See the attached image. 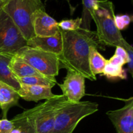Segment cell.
<instances>
[{
    "instance_id": "8",
    "label": "cell",
    "mask_w": 133,
    "mask_h": 133,
    "mask_svg": "<svg viewBox=\"0 0 133 133\" xmlns=\"http://www.w3.org/2000/svg\"><path fill=\"white\" fill-rule=\"evenodd\" d=\"M123 107L106 113L117 133H133V97L123 99Z\"/></svg>"
},
{
    "instance_id": "26",
    "label": "cell",
    "mask_w": 133,
    "mask_h": 133,
    "mask_svg": "<svg viewBox=\"0 0 133 133\" xmlns=\"http://www.w3.org/2000/svg\"><path fill=\"white\" fill-rule=\"evenodd\" d=\"M114 55H119L120 57H122V58H124L126 61V63H127V54L126 51L125 50L124 48H123L122 47L120 46H117L116 47V50H115V53Z\"/></svg>"
},
{
    "instance_id": "25",
    "label": "cell",
    "mask_w": 133,
    "mask_h": 133,
    "mask_svg": "<svg viewBox=\"0 0 133 133\" xmlns=\"http://www.w3.org/2000/svg\"><path fill=\"white\" fill-rule=\"evenodd\" d=\"M108 62L112 64L121 66V67H123L126 64V61L124 58H122L120 56L116 55H114L110 59L108 60Z\"/></svg>"
},
{
    "instance_id": "20",
    "label": "cell",
    "mask_w": 133,
    "mask_h": 133,
    "mask_svg": "<svg viewBox=\"0 0 133 133\" xmlns=\"http://www.w3.org/2000/svg\"><path fill=\"white\" fill-rule=\"evenodd\" d=\"M10 121L14 128L18 129L20 133H36L33 125L22 115V113L15 116Z\"/></svg>"
},
{
    "instance_id": "1",
    "label": "cell",
    "mask_w": 133,
    "mask_h": 133,
    "mask_svg": "<svg viewBox=\"0 0 133 133\" xmlns=\"http://www.w3.org/2000/svg\"><path fill=\"white\" fill-rule=\"evenodd\" d=\"M61 33L62 49L58 55L60 69L78 73L90 81L97 80L91 72L88 61L91 47L101 48L94 32L79 29L74 31L61 30Z\"/></svg>"
},
{
    "instance_id": "22",
    "label": "cell",
    "mask_w": 133,
    "mask_h": 133,
    "mask_svg": "<svg viewBox=\"0 0 133 133\" xmlns=\"http://www.w3.org/2000/svg\"><path fill=\"white\" fill-rule=\"evenodd\" d=\"M115 24L118 29L123 31L127 29L132 21V16L129 14H118L114 17Z\"/></svg>"
},
{
    "instance_id": "14",
    "label": "cell",
    "mask_w": 133,
    "mask_h": 133,
    "mask_svg": "<svg viewBox=\"0 0 133 133\" xmlns=\"http://www.w3.org/2000/svg\"><path fill=\"white\" fill-rule=\"evenodd\" d=\"M12 57L0 54V81L8 84L18 92L20 88V83L10 68Z\"/></svg>"
},
{
    "instance_id": "19",
    "label": "cell",
    "mask_w": 133,
    "mask_h": 133,
    "mask_svg": "<svg viewBox=\"0 0 133 133\" xmlns=\"http://www.w3.org/2000/svg\"><path fill=\"white\" fill-rule=\"evenodd\" d=\"M103 75L110 80H123L127 79V73L125 69L121 66H115L109 63L107 61L103 70Z\"/></svg>"
},
{
    "instance_id": "21",
    "label": "cell",
    "mask_w": 133,
    "mask_h": 133,
    "mask_svg": "<svg viewBox=\"0 0 133 133\" xmlns=\"http://www.w3.org/2000/svg\"><path fill=\"white\" fill-rule=\"evenodd\" d=\"M82 21L81 18L76 19H63L58 23L60 29L64 31H74L81 29Z\"/></svg>"
},
{
    "instance_id": "16",
    "label": "cell",
    "mask_w": 133,
    "mask_h": 133,
    "mask_svg": "<svg viewBox=\"0 0 133 133\" xmlns=\"http://www.w3.org/2000/svg\"><path fill=\"white\" fill-rule=\"evenodd\" d=\"M96 47H91L89 52V66L90 71L95 76L102 74L107 63V60L97 50Z\"/></svg>"
},
{
    "instance_id": "18",
    "label": "cell",
    "mask_w": 133,
    "mask_h": 133,
    "mask_svg": "<svg viewBox=\"0 0 133 133\" xmlns=\"http://www.w3.org/2000/svg\"><path fill=\"white\" fill-rule=\"evenodd\" d=\"M20 84L26 85H36L44 86V87H50L53 88L55 84H57L56 79H48L43 76H32L27 77L17 78Z\"/></svg>"
},
{
    "instance_id": "3",
    "label": "cell",
    "mask_w": 133,
    "mask_h": 133,
    "mask_svg": "<svg viewBox=\"0 0 133 133\" xmlns=\"http://www.w3.org/2000/svg\"><path fill=\"white\" fill-rule=\"evenodd\" d=\"M67 102L63 95H56L22 114L33 125L36 133H51L56 117L60 109Z\"/></svg>"
},
{
    "instance_id": "9",
    "label": "cell",
    "mask_w": 133,
    "mask_h": 133,
    "mask_svg": "<svg viewBox=\"0 0 133 133\" xmlns=\"http://www.w3.org/2000/svg\"><path fill=\"white\" fill-rule=\"evenodd\" d=\"M85 79L78 73L67 71L63 83L58 86L68 101L79 102L85 96Z\"/></svg>"
},
{
    "instance_id": "2",
    "label": "cell",
    "mask_w": 133,
    "mask_h": 133,
    "mask_svg": "<svg viewBox=\"0 0 133 133\" xmlns=\"http://www.w3.org/2000/svg\"><path fill=\"white\" fill-rule=\"evenodd\" d=\"M114 6L109 0H98L92 14L98 42L110 47H122L125 40L115 24Z\"/></svg>"
},
{
    "instance_id": "29",
    "label": "cell",
    "mask_w": 133,
    "mask_h": 133,
    "mask_svg": "<svg viewBox=\"0 0 133 133\" xmlns=\"http://www.w3.org/2000/svg\"><path fill=\"white\" fill-rule=\"evenodd\" d=\"M3 3H2V2H1V0H0V10H1V9H2V7H3Z\"/></svg>"
},
{
    "instance_id": "5",
    "label": "cell",
    "mask_w": 133,
    "mask_h": 133,
    "mask_svg": "<svg viewBox=\"0 0 133 133\" xmlns=\"http://www.w3.org/2000/svg\"><path fill=\"white\" fill-rule=\"evenodd\" d=\"M45 9L42 1L35 0H9L2 9L10 17L26 40L35 36L32 25L34 12Z\"/></svg>"
},
{
    "instance_id": "10",
    "label": "cell",
    "mask_w": 133,
    "mask_h": 133,
    "mask_svg": "<svg viewBox=\"0 0 133 133\" xmlns=\"http://www.w3.org/2000/svg\"><path fill=\"white\" fill-rule=\"evenodd\" d=\"M58 22L47 14L45 9H39L34 12L32 25L35 36H53L60 32Z\"/></svg>"
},
{
    "instance_id": "17",
    "label": "cell",
    "mask_w": 133,
    "mask_h": 133,
    "mask_svg": "<svg viewBox=\"0 0 133 133\" xmlns=\"http://www.w3.org/2000/svg\"><path fill=\"white\" fill-rule=\"evenodd\" d=\"M83 1V11L81 19L82 23L81 29L86 31H91L90 24L92 20V14L97 5L98 0H82Z\"/></svg>"
},
{
    "instance_id": "23",
    "label": "cell",
    "mask_w": 133,
    "mask_h": 133,
    "mask_svg": "<svg viewBox=\"0 0 133 133\" xmlns=\"http://www.w3.org/2000/svg\"><path fill=\"white\" fill-rule=\"evenodd\" d=\"M122 48H124L126 51L127 54V70L129 73L132 75L133 72V47L131 44H129L126 40H125L122 45Z\"/></svg>"
},
{
    "instance_id": "7",
    "label": "cell",
    "mask_w": 133,
    "mask_h": 133,
    "mask_svg": "<svg viewBox=\"0 0 133 133\" xmlns=\"http://www.w3.org/2000/svg\"><path fill=\"white\" fill-rule=\"evenodd\" d=\"M27 45L19 29L3 9L0 10V54L13 56Z\"/></svg>"
},
{
    "instance_id": "4",
    "label": "cell",
    "mask_w": 133,
    "mask_h": 133,
    "mask_svg": "<svg viewBox=\"0 0 133 133\" xmlns=\"http://www.w3.org/2000/svg\"><path fill=\"white\" fill-rule=\"evenodd\" d=\"M98 103L92 101H68L57 114L51 133H72L78 123L98 110Z\"/></svg>"
},
{
    "instance_id": "6",
    "label": "cell",
    "mask_w": 133,
    "mask_h": 133,
    "mask_svg": "<svg viewBox=\"0 0 133 133\" xmlns=\"http://www.w3.org/2000/svg\"><path fill=\"white\" fill-rule=\"evenodd\" d=\"M14 55L24 61L48 79L55 80L58 75L60 63L57 55L26 45Z\"/></svg>"
},
{
    "instance_id": "24",
    "label": "cell",
    "mask_w": 133,
    "mask_h": 133,
    "mask_svg": "<svg viewBox=\"0 0 133 133\" xmlns=\"http://www.w3.org/2000/svg\"><path fill=\"white\" fill-rule=\"evenodd\" d=\"M14 129L11 121L6 119H0V133H10Z\"/></svg>"
},
{
    "instance_id": "28",
    "label": "cell",
    "mask_w": 133,
    "mask_h": 133,
    "mask_svg": "<svg viewBox=\"0 0 133 133\" xmlns=\"http://www.w3.org/2000/svg\"><path fill=\"white\" fill-rule=\"evenodd\" d=\"M8 1H9V0H1V1L2 2V3H3V5H4V4L6 3Z\"/></svg>"
},
{
    "instance_id": "13",
    "label": "cell",
    "mask_w": 133,
    "mask_h": 133,
    "mask_svg": "<svg viewBox=\"0 0 133 133\" xmlns=\"http://www.w3.org/2000/svg\"><path fill=\"white\" fill-rule=\"evenodd\" d=\"M19 99L15 89L0 81V109L2 111V119H6L8 112L12 107L19 105Z\"/></svg>"
},
{
    "instance_id": "15",
    "label": "cell",
    "mask_w": 133,
    "mask_h": 133,
    "mask_svg": "<svg viewBox=\"0 0 133 133\" xmlns=\"http://www.w3.org/2000/svg\"><path fill=\"white\" fill-rule=\"evenodd\" d=\"M10 68L17 78L43 76L29 64L15 55H13L10 60Z\"/></svg>"
},
{
    "instance_id": "27",
    "label": "cell",
    "mask_w": 133,
    "mask_h": 133,
    "mask_svg": "<svg viewBox=\"0 0 133 133\" xmlns=\"http://www.w3.org/2000/svg\"><path fill=\"white\" fill-rule=\"evenodd\" d=\"M10 133H20V132H19V131L18 129L14 128V129L12 130V131Z\"/></svg>"
},
{
    "instance_id": "11",
    "label": "cell",
    "mask_w": 133,
    "mask_h": 133,
    "mask_svg": "<svg viewBox=\"0 0 133 133\" xmlns=\"http://www.w3.org/2000/svg\"><path fill=\"white\" fill-rule=\"evenodd\" d=\"M27 45L58 55L61 53L62 49V40L61 31L53 36H34L27 40Z\"/></svg>"
},
{
    "instance_id": "12",
    "label": "cell",
    "mask_w": 133,
    "mask_h": 133,
    "mask_svg": "<svg viewBox=\"0 0 133 133\" xmlns=\"http://www.w3.org/2000/svg\"><path fill=\"white\" fill-rule=\"evenodd\" d=\"M18 93L20 98L27 101L36 103L43 99H49L56 96L52 92V87L23 84H20V88L18 90Z\"/></svg>"
}]
</instances>
